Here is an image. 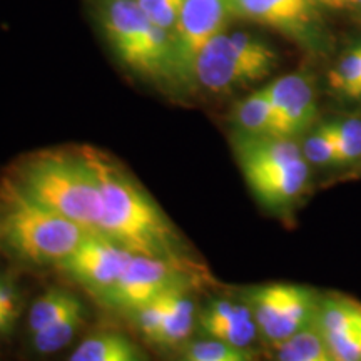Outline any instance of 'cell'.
<instances>
[{
    "label": "cell",
    "instance_id": "1",
    "mask_svg": "<svg viewBox=\"0 0 361 361\" xmlns=\"http://www.w3.org/2000/svg\"><path fill=\"white\" fill-rule=\"evenodd\" d=\"M84 151L101 194L99 231L134 255L191 259L178 229L129 171L107 152L89 146Z\"/></svg>",
    "mask_w": 361,
    "mask_h": 361
},
{
    "label": "cell",
    "instance_id": "2",
    "mask_svg": "<svg viewBox=\"0 0 361 361\" xmlns=\"http://www.w3.org/2000/svg\"><path fill=\"white\" fill-rule=\"evenodd\" d=\"M12 180L30 200L54 213L99 231L101 194L84 147L44 149L13 168Z\"/></svg>",
    "mask_w": 361,
    "mask_h": 361
},
{
    "label": "cell",
    "instance_id": "3",
    "mask_svg": "<svg viewBox=\"0 0 361 361\" xmlns=\"http://www.w3.org/2000/svg\"><path fill=\"white\" fill-rule=\"evenodd\" d=\"M85 233L82 226L30 200L11 176L0 180V243L17 259L56 268Z\"/></svg>",
    "mask_w": 361,
    "mask_h": 361
},
{
    "label": "cell",
    "instance_id": "4",
    "mask_svg": "<svg viewBox=\"0 0 361 361\" xmlns=\"http://www.w3.org/2000/svg\"><path fill=\"white\" fill-rule=\"evenodd\" d=\"M94 13L121 64L144 79L176 85L171 30L156 25L135 0H94Z\"/></svg>",
    "mask_w": 361,
    "mask_h": 361
},
{
    "label": "cell",
    "instance_id": "5",
    "mask_svg": "<svg viewBox=\"0 0 361 361\" xmlns=\"http://www.w3.org/2000/svg\"><path fill=\"white\" fill-rule=\"evenodd\" d=\"M276 64L278 54L264 40L243 30H223L197 56L192 89L231 94L268 78Z\"/></svg>",
    "mask_w": 361,
    "mask_h": 361
},
{
    "label": "cell",
    "instance_id": "6",
    "mask_svg": "<svg viewBox=\"0 0 361 361\" xmlns=\"http://www.w3.org/2000/svg\"><path fill=\"white\" fill-rule=\"evenodd\" d=\"M200 281V269L192 259L152 258L135 255L119 279L97 300L116 313L130 316L164 293L192 288Z\"/></svg>",
    "mask_w": 361,
    "mask_h": 361
},
{
    "label": "cell",
    "instance_id": "7",
    "mask_svg": "<svg viewBox=\"0 0 361 361\" xmlns=\"http://www.w3.org/2000/svg\"><path fill=\"white\" fill-rule=\"evenodd\" d=\"M245 301L250 305L261 335L278 346L314 326L322 298L303 284L269 283L251 288Z\"/></svg>",
    "mask_w": 361,
    "mask_h": 361
},
{
    "label": "cell",
    "instance_id": "8",
    "mask_svg": "<svg viewBox=\"0 0 361 361\" xmlns=\"http://www.w3.org/2000/svg\"><path fill=\"white\" fill-rule=\"evenodd\" d=\"M233 17L228 0H184L176 20L173 56L176 85L192 89V71L202 49L226 30Z\"/></svg>",
    "mask_w": 361,
    "mask_h": 361
},
{
    "label": "cell",
    "instance_id": "9",
    "mask_svg": "<svg viewBox=\"0 0 361 361\" xmlns=\"http://www.w3.org/2000/svg\"><path fill=\"white\" fill-rule=\"evenodd\" d=\"M134 256L106 234L89 231L56 268L97 298L119 279Z\"/></svg>",
    "mask_w": 361,
    "mask_h": 361
},
{
    "label": "cell",
    "instance_id": "10",
    "mask_svg": "<svg viewBox=\"0 0 361 361\" xmlns=\"http://www.w3.org/2000/svg\"><path fill=\"white\" fill-rule=\"evenodd\" d=\"M233 17L271 27L305 45L322 44L318 7L311 0H228Z\"/></svg>",
    "mask_w": 361,
    "mask_h": 361
},
{
    "label": "cell",
    "instance_id": "11",
    "mask_svg": "<svg viewBox=\"0 0 361 361\" xmlns=\"http://www.w3.org/2000/svg\"><path fill=\"white\" fill-rule=\"evenodd\" d=\"M273 107L276 137L295 139L311 128L316 119L313 80L303 72L281 75L266 85Z\"/></svg>",
    "mask_w": 361,
    "mask_h": 361
},
{
    "label": "cell",
    "instance_id": "12",
    "mask_svg": "<svg viewBox=\"0 0 361 361\" xmlns=\"http://www.w3.org/2000/svg\"><path fill=\"white\" fill-rule=\"evenodd\" d=\"M197 323L202 333L213 340L246 348L258 335V324L250 305L246 301H234L228 298L211 300L201 313H197Z\"/></svg>",
    "mask_w": 361,
    "mask_h": 361
},
{
    "label": "cell",
    "instance_id": "13",
    "mask_svg": "<svg viewBox=\"0 0 361 361\" xmlns=\"http://www.w3.org/2000/svg\"><path fill=\"white\" fill-rule=\"evenodd\" d=\"M69 361H146L133 340L119 331L89 335L71 355Z\"/></svg>",
    "mask_w": 361,
    "mask_h": 361
},
{
    "label": "cell",
    "instance_id": "14",
    "mask_svg": "<svg viewBox=\"0 0 361 361\" xmlns=\"http://www.w3.org/2000/svg\"><path fill=\"white\" fill-rule=\"evenodd\" d=\"M197 319L196 303L192 300V290H180L171 298L161 329L154 345L164 348H176L184 345L191 336Z\"/></svg>",
    "mask_w": 361,
    "mask_h": 361
},
{
    "label": "cell",
    "instance_id": "15",
    "mask_svg": "<svg viewBox=\"0 0 361 361\" xmlns=\"http://www.w3.org/2000/svg\"><path fill=\"white\" fill-rule=\"evenodd\" d=\"M233 123L238 129L236 134L273 135L274 117L266 85L234 106Z\"/></svg>",
    "mask_w": 361,
    "mask_h": 361
},
{
    "label": "cell",
    "instance_id": "16",
    "mask_svg": "<svg viewBox=\"0 0 361 361\" xmlns=\"http://www.w3.org/2000/svg\"><path fill=\"white\" fill-rule=\"evenodd\" d=\"M85 314H87L85 306L80 303L75 308H72L69 313H66L49 324V326L30 335L34 350L37 353L47 355L64 348L66 345H69L72 338L75 336V333L82 328V324L85 323Z\"/></svg>",
    "mask_w": 361,
    "mask_h": 361
},
{
    "label": "cell",
    "instance_id": "17",
    "mask_svg": "<svg viewBox=\"0 0 361 361\" xmlns=\"http://www.w3.org/2000/svg\"><path fill=\"white\" fill-rule=\"evenodd\" d=\"M80 303L82 301L74 293L67 290L52 288V290L45 291L34 301V305L29 310V319H27L29 333L34 335V333L40 331Z\"/></svg>",
    "mask_w": 361,
    "mask_h": 361
},
{
    "label": "cell",
    "instance_id": "18",
    "mask_svg": "<svg viewBox=\"0 0 361 361\" xmlns=\"http://www.w3.org/2000/svg\"><path fill=\"white\" fill-rule=\"evenodd\" d=\"M278 358L279 361H335L316 326L279 343Z\"/></svg>",
    "mask_w": 361,
    "mask_h": 361
},
{
    "label": "cell",
    "instance_id": "19",
    "mask_svg": "<svg viewBox=\"0 0 361 361\" xmlns=\"http://www.w3.org/2000/svg\"><path fill=\"white\" fill-rule=\"evenodd\" d=\"M328 84L341 97L361 101V44L343 54L329 71Z\"/></svg>",
    "mask_w": 361,
    "mask_h": 361
},
{
    "label": "cell",
    "instance_id": "20",
    "mask_svg": "<svg viewBox=\"0 0 361 361\" xmlns=\"http://www.w3.org/2000/svg\"><path fill=\"white\" fill-rule=\"evenodd\" d=\"M305 159L314 166H338V141L333 121L319 124L303 142Z\"/></svg>",
    "mask_w": 361,
    "mask_h": 361
},
{
    "label": "cell",
    "instance_id": "21",
    "mask_svg": "<svg viewBox=\"0 0 361 361\" xmlns=\"http://www.w3.org/2000/svg\"><path fill=\"white\" fill-rule=\"evenodd\" d=\"M183 358L191 361H251L246 348H239L213 338L188 343Z\"/></svg>",
    "mask_w": 361,
    "mask_h": 361
},
{
    "label": "cell",
    "instance_id": "22",
    "mask_svg": "<svg viewBox=\"0 0 361 361\" xmlns=\"http://www.w3.org/2000/svg\"><path fill=\"white\" fill-rule=\"evenodd\" d=\"M180 290H192V288H179V290H173L164 293V295L157 296L156 300H152L151 303L144 305L142 308L135 310L133 314L129 316L133 319L134 326L139 329V333L146 338L149 343H154L157 333H159L162 319H164L166 310H168L171 298H173L174 293Z\"/></svg>",
    "mask_w": 361,
    "mask_h": 361
},
{
    "label": "cell",
    "instance_id": "23",
    "mask_svg": "<svg viewBox=\"0 0 361 361\" xmlns=\"http://www.w3.org/2000/svg\"><path fill=\"white\" fill-rule=\"evenodd\" d=\"M338 141V166L361 159V117L350 116L333 121Z\"/></svg>",
    "mask_w": 361,
    "mask_h": 361
},
{
    "label": "cell",
    "instance_id": "24",
    "mask_svg": "<svg viewBox=\"0 0 361 361\" xmlns=\"http://www.w3.org/2000/svg\"><path fill=\"white\" fill-rule=\"evenodd\" d=\"M184 0H135L142 12L166 30H173Z\"/></svg>",
    "mask_w": 361,
    "mask_h": 361
},
{
    "label": "cell",
    "instance_id": "25",
    "mask_svg": "<svg viewBox=\"0 0 361 361\" xmlns=\"http://www.w3.org/2000/svg\"><path fill=\"white\" fill-rule=\"evenodd\" d=\"M324 343L335 361H361V324Z\"/></svg>",
    "mask_w": 361,
    "mask_h": 361
},
{
    "label": "cell",
    "instance_id": "26",
    "mask_svg": "<svg viewBox=\"0 0 361 361\" xmlns=\"http://www.w3.org/2000/svg\"><path fill=\"white\" fill-rule=\"evenodd\" d=\"M0 311L16 316L19 311V291H17L16 283L12 279H6V283L0 288Z\"/></svg>",
    "mask_w": 361,
    "mask_h": 361
},
{
    "label": "cell",
    "instance_id": "27",
    "mask_svg": "<svg viewBox=\"0 0 361 361\" xmlns=\"http://www.w3.org/2000/svg\"><path fill=\"white\" fill-rule=\"evenodd\" d=\"M13 323H16V316H11L4 311H0V336L7 335L12 331Z\"/></svg>",
    "mask_w": 361,
    "mask_h": 361
},
{
    "label": "cell",
    "instance_id": "28",
    "mask_svg": "<svg viewBox=\"0 0 361 361\" xmlns=\"http://www.w3.org/2000/svg\"><path fill=\"white\" fill-rule=\"evenodd\" d=\"M316 7H328V8H345V0H311Z\"/></svg>",
    "mask_w": 361,
    "mask_h": 361
},
{
    "label": "cell",
    "instance_id": "29",
    "mask_svg": "<svg viewBox=\"0 0 361 361\" xmlns=\"http://www.w3.org/2000/svg\"><path fill=\"white\" fill-rule=\"evenodd\" d=\"M345 8L361 13V0H345Z\"/></svg>",
    "mask_w": 361,
    "mask_h": 361
},
{
    "label": "cell",
    "instance_id": "30",
    "mask_svg": "<svg viewBox=\"0 0 361 361\" xmlns=\"http://www.w3.org/2000/svg\"><path fill=\"white\" fill-rule=\"evenodd\" d=\"M6 279H7V276H2V274H0V288H2V284L6 283Z\"/></svg>",
    "mask_w": 361,
    "mask_h": 361
},
{
    "label": "cell",
    "instance_id": "31",
    "mask_svg": "<svg viewBox=\"0 0 361 361\" xmlns=\"http://www.w3.org/2000/svg\"><path fill=\"white\" fill-rule=\"evenodd\" d=\"M180 361H191V360H184V358H183V360H180Z\"/></svg>",
    "mask_w": 361,
    "mask_h": 361
}]
</instances>
